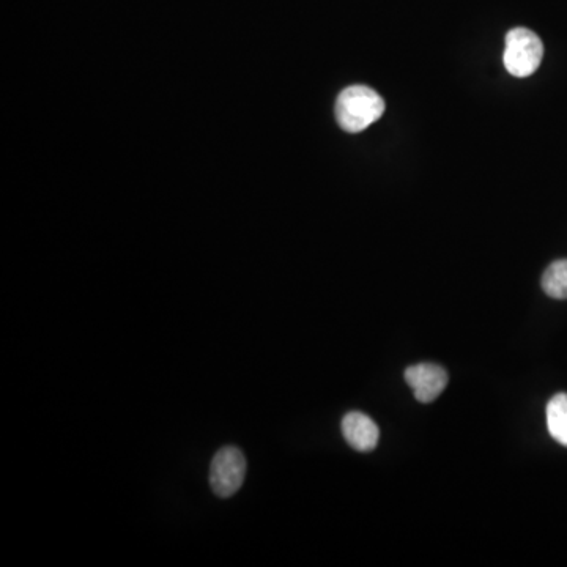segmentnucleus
Returning <instances> with one entry per match:
<instances>
[{
  "mask_svg": "<svg viewBox=\"0 0 567 567\" xmlns=\"http://www.w3.org/2000/svg\"><path fill=\"white\" fill-rule=\"evenodd\" d=\"M385 109V100L375 90L366 86L347 87L336 101V119L347 133H361L377 122Z\"/></svg>",
  "mask_w": 567,
  "mask_h": 567,
  "instance_id": "obj_1",
  "label": "nucleus"
},
{
  "mask_svg": "<svg viewBox=\"0 0 567 567\" xmlns=\"http://www.w3.org/2000/svg\"><path fill=\"white\" fill-rule=\"evenodd\" d=\"M544 57V45L533 30L525 27L509 30L506 35L503 62L516 78H528L538 71Z\"/></svg>",
  "mask_w": 567,
  "mask_h": 567,
  "instance_id": "obj_2",
  "label": "nucleus"
},
{
  "mask_svg": "<svg viewBox=\"0 0 567 567\" xmlns=\"http://www.w3.org/2000/svg\"><path fill=\"white\" fill-rule=\"evenodd\" d=\"M245 454L237 446H224L219 449L210 467V486L221 498H229L240 490L246 478Z\"/></svg>",
  "mask_w": 567,
  "mask_h": 567,
  "instance_id": "obj_3",
  "label": "nucleus"
},
{
  "mask_svg": "<svg viewBox=\"0 0 567 567\" xmlns=\"http://www.w3.org/2000/svg\"><path fill=\"white\" fill-rule=\"evenodd\" d=\"M448 380V372L438 364H415L405 371V382L421 404L434 402L445 391Z\"/></svg>",
  "mask_w": 567,
  "mask_h": 567,
  "instance_id": "obj_4",
  "label": "nucleus"
},
{
  "mask_svg": "<svg viewBox=\"0 0 567 567\" xmlns=\"http://www.w3.org/2000/svg\"><path fill=\"white\" fill-rule=\"evenodd\" d=\"M345 441L356 451L369 453L377 446L380 430L369 416L360 412H350L344 416L341 424Z\"/></svg>",
  "mask_w": 567,
  "mask_h": 567,
  "instance_id": "obj_5",
  "label": "nucleus"
},
{
  "mask_svg": "<svg viewBox=\"0 0 567 567\" xmlns=\"http://www.w3.org/2000/svg\"><path fill=\"white\" fill-rule=\"evenodd\" d=\"M547 429L553 440L567 448V394H556L547 404Z\"/></svg>",
  "mask_w": 567,
  "mask_h": 567,
  "instance_id": "obj_6",
  "label": "nucleus"
},
{
  "mask_svg": "<svg viewBox=\"0 0 567 567\" xmlns=\"http://www.w3.org/2000/svg\"><path fill=\"white\" fill-rule=\"evenodd\" d=\"M542 289L555 300H567V259L556 260L542 276Z\"/></svg>",
  "mask_w": 567,
  "mask_h": 567,
  "instance_id": "obj_7",
  "label": "nucleus"
}]
</instances>
